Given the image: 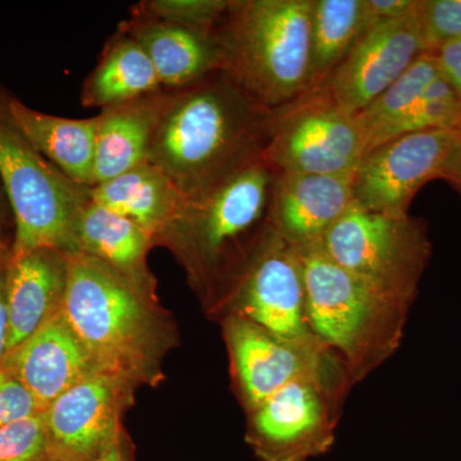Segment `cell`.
<instances>
[{
    "label": "cell",
    "instance_id": "cell-28",
    "mask_svg": "<svg viewBox=\"0 0 461 461\" xmlns=\"http://www.w3.org/2000/svg\"><path fill=\"white\" fill-rule=\"evenodd\" d=\"M414 14L423 53L461 38V0H415Z\"/></svg>",
    "mask_w": 461,
    "mask_h": 461
},
{
    "label": "cell",
    "instance_id": "cell-13",
    "mask_svg": "<svg viewBox=\"0 0 461 461\" xmlns=\"http://www.w3.org/2000/svg\"><path fill=\"white\" fill-rule=\"evenodd\" d=\"M131 384L96 372L67 390L45 411L48 456L58 461H94L122 432L120 414Z\"/></svg>",
    "mask_w": 461,
    "mask_h": 461
},
{
    "label": "cell",
    "instance_id": "cell-26",
    "mask_svg": "<svg viewBox=\"0 0 461 461\" xmlns=\"http://www.w3.org/2000/svg\"><path fill=\"white\" fill-rule=\"evenodd\" d=\"M461 121V102L441 75L427 87L414 107L400 121L393 138L406 133L456 130ZM390 139V140H391Z\"/></svg>",
    "mask_w": 461,
    "mask_h": 461
},
{
    "label": "cell",
    "instance_id": "cell-2",
    "mask_svg": "<svg viewBox=\"0 0 461 461\" xmlns=\"http://www.w3.org/2000/svg\"><path fill=\"white\" fill-rule=\"evenodd\" d=\"M66 259L62 312L96 371L131 386L154 382L167 348L154 288L78 251Z\"/></svg>",
    "mask_w": 461,
    "mask_h": 461
},
{
    "label": "cell",
    "instance_id": "cell-12",
    "mask_svg": "<svg viewBox=\"0 0 461 461\" xmlns=\"http://www.w3.org/2000/svg\"><path fill=\"white\" fill-rule=\"evenodd\" d=\"M224 338L249 411L297 379L345 366L341 357L321 342L282 339L235 314L224 321Z\"/></svg>",
    "mask_w": 461,
    "mask_h": 461
},
{
    "label": "cell",
    "instance_id": "cell-25",
    "mask_svg": "<svg viewBox=\"0 0 461 461\" xmlns=\"http://www.w3.org/2000/svg\"><path fill=\"white\" fill-rule=\"evenodd\" d=\"M438 76L435 57L421 53L395 83L357 113L366 139V153L393 138L397 124Z\"/></svg>",
    "mask_w": 461,
    "mask_h": 461
},
{
    "label": "cell",
    "instance_id": "cell-37",
    "mask_svg": "<svg viewBox=\"0 0 461 461\" xmlns=\"http://www.w3.org/2000/svg\"><path fill=\"white\" fill-rule=\"evenodd\" d=\"M36 461H58V460H54V459H51V457L47 456V457H44V459L36 460Z\"/></svg>",
    "mask_w": 461,
    "mask_h": 461
},
{
    "label": "cell",
    "instance_id": "cell-30",
    "mask_svg": "<svg viewBox=\"0 0 461 461\" xmlns=\"http://www.w3.org/2000/svg\"><path fill=\"white\" fill-rule=\"evenodd\" d=\"M38 403L9 369L0 366V429L14 421L39 414Z\"/></svg>",
    "mask_w": 461,
    "mask_h": 461
},
{
    "label": "cell",
    "instance_id": "cell-16",
    "mask_svg": "<svg viewBox=\"0 0 461 461\" xmlns=\"http://www.w3.org/2000/svg\"><path fill=\"white\" fill-rule=\"evenodd\" d=\"M0 366L23 382L41 411H47L67 390L98 372L62 309L5 355Z\"/></svg>",
    "mask_w": 461,
    "mask_h": 461
},
{
    "label": "cell",
    "instance_id": "cell-17",
    "mask_svg": "<svg viewBox=\"0 0 461 461\" xmlns=\"http://www.w3.org/2000/svg\"><path fill=\"white\" fill-rule=\"evenodd\" d=\"M118 30L131 36L147 53L163 89H182L222 71V51L215 32L167 23L136 12Z\"/></svg>",
    "mask_w": 461,
    "mask_h": 461
},
{
    "label": "cell",
    "instance_id": "cell-38",
    "mask_svg": "<svg viewBox=\"0 0 461 461\" xmlns=\"http://www.w3.org/2000/svg\"><path fill=\"white\" fill-rule=\"evenodd\" d=\"M455 131H456L457 133H460V135H461V121H460L459 126L456 127V130H455Z\"/></svg>",
    "mask_w": 461,
    "mask_h": 461
},
{
    "label": "cell",
    "instance_id": "cell-9",
    "mask_svg": "<svg viewBox=\"0 0 461 461\" xmlns=\"http://www.w3.org/2000/svg\"><path fill=\"white\" fill-rule=\"evenodd\" d=\"M345 366L309 375L250 412L247 441L260 461H308L335 442L339 400L348 387Z\"/></svg>",
    "mask_w": 461,
    "mask_h": 461
},
{
    "label": "cell",
    "instance_id": "cell-32",
    "mask_svg": "<svg viewBox=\"0 0 461 461\" xmlns=\"http://www.w3.org/2000/svg\"><path fill=\"white\" fill-rule=\"evenodd\" d=\"M415 0H364L366 18L369 25L395 20L411 14Z\"/></svg>",
    "mask_w": 461,
    "mask_h": 461
},
{
    "label": "cell",
    "instance_id": "cell-33",
    "mask_svg": "<svg viewBox=\"0 0 461 461\" xmlns=\"http://www.w3.org/2000/svg\"><path fill=\"white\" fill-rule=\"evenodd\" d=\"M9 254L0 258V364H2L3 359H5V353H7L8 314L5 286H7Z\"/></svg>",
    "mask_w": 461,
    "mask_h": 461
},
{
    "label": "cell",
    "instance_id": "cell-23",
    "mask_svg": "<svg viewBox=\"0 0 461 461\" xmlns=\"http://www.w3.org/2000/svg\"><path fill=\"white\" fill-rule=\"evenodd\" d=\"M163 89L153 63L131 36L118 30L81 90L84 107L107 109Z\"/></svg>",
    "mask_w": 461,
    "mask_h": 461
},
{
    "label": "cell",
    "instance_id": "cell-22",
    "mask_svg": "<svg viewBox=\"0 0 461 461\" xmlns=\"http://www.w3.org/2000/svg\"><path fill=\"white\" fill-rule=\"evenodd\" d=\"M154 245L148 230L96 204L90 196L78 222V253L95 258L142 286L154 288L147 264Z\"/></svg>",
    "mask_w": 461,
    "mask_h": 461
},
{
    "label": "cell",
    "instance_id": "cell-18",
    "mask_svg": "<svg viewBox=\"0 0 461 461\" xmlns=\"http://www.w3.org/2000/svg\"><path fill=\"white\" fill-rule=\"evenodd\" d=\"M66 253L36 249L9 254L7 267V353L14 351L62 309L67 287Z\"/></svg>",
    "mask_w": 461,
    "mask_h": 461
},
{
    "label": "cell",
    "instance_id": "cell-6",
    "mask_svg": "<svg viewBox=\"0 0 461 461\" xmlns=\"http://www.w3.org/2000/svg\"><path fill=\"white\" fill-rule=\"evenodd\" d=\"M8 100L0 89V182L14 214L11 256L44 248L77 253L78 222L91 189L42 156L14 122Z\"/></svg>",
    "mask_w": 461,
    "mask_h": 461
},
{
    "label": "cell",
    "instance_id": "cell-36",
    "mask_svg": "<svg viewBox=\"0 0 461 461\" xmlns=\"http://www.w3.org/2000/svg\"><path fill=\"white\" fill-rule=\"evenodd\" d=\"M8 211L12 212L11 205H9L7 196H5V190H3L2 182H0V258L11 253V248H8L5 241V224Z\"/></svg>",
    "mask_w": 461,
    "mask_h": 461
},
{
    "label": "cell",
    "instance_id": "cell-24",
    "mask_svg": "<svg viewBox=\"0 0 461 461\" xmlns=\"http://www.w3.org/2000/svg\"><path fill=\"white\" fill-rule=\"evenodd\" d=\"M369 27L364 0H312L309 93L327 84Z\"/></svg>",
    "mask_w": 461,
    "mask_h": 461
},
{
    "label": "cell",
    "instance_id": "cell-35",
    "mask_svg": "<svg viewBox=\"0 0 461 461\" xmlns=\"http://www.w3.org/2000/svg\"><path fill=\"white\" fill-rule=\"evenodd\" d=\"M94 461H132L123 433H118L113 441Z\"/></svg>",
    "mask_w": 461,
    "mask_h": 461
},
{
    "label": "cell",
    "instance_id": "cell-14",
    "mask_svg": "<svg viewBox=\"0 0 461 461\" xmlns=\"http://www.w3.org/2000/svg\"><path fill=\"white\" fill-rule=\"evenodd\" d=\"M421 53L420 29L412 9L405 16L369 27L321 89L348 113H359L395 83Z\"/></svg>",
    "mask_w": 461,
    "mask_h": 461
},
{
    "label": "cell",
    "instance_id": "cell-8",
    "mask_svg": "<svg viewBox=\"0 0 461 461\" xmlns=\"http://www.w3.org/2000/svg\"><path fill=\"white\" fill-rule=\"evenodd\" d=\"M366 153L357 114L320 89L272 111L263 159L276 172L346 175Z\"/></svg>",
    "mask_w": 461,
    "mask_h": 461
},
{
    "label": "cell",
    "instance_id": "cell-1",
    "mask_svg": "<svg viewBox=\"0 0 461 461\" xmlns=\"http://www.w3.org/2000/svg\"><path fill=\"white\" fill-rule=\"evenodd\" d=\"M272 111L223 72L168 90L149 162L195 198L263 159Z\"/></svg>",
    "mask_w": 461,
    "mask_h": 461
},
{
    "label": "cell",
    "instance_id": "cell-10",
    "mask_svg": "<svg viewBox=\"0 0 461 461\" xmlns=\"http://www.w3.org/2000/svg\"><path fill=\"white\" fill-rule=\"evenodd\" d=\"M222 296L230 313L282 339L320 342L306 315L299 254L269 226Z\"/></svg>",
    "mask_w": 461,
    "mask_h": 461
},
{
    "label": "cell",
    "instance_id": "cell-20",
    "mask_svg": "<svg viewBox=\"0 0 461 461\" xmlns=\"http://www.w3.org/2000/svg\"><path fill=\"white\" fill-rule=\"evenodd\" d=\"M14 122L42 156L76 184L94 186L98 117L74 120L42 113L9 95Z\"/></svg>",
    "mask_w": 461,
    "mask_h": 461
},
{
    "label": "cell",
    "instance_id": "cell-27",
    "mask_svg": "<svg viewBox=\"0 0 461 461\" xmlns=\"http://www.w3.org/2000/svg\"><path fill=\"white\" fill-rule=\"evenodd\" d=\"M230 0H145L132 8L142 16L215 32L229 12Z\"/></svg>",
    "mask_w": 461,
    "mask_h": 461
},
{
    "label": "cell",
    "instance_id": "cell-5",
    "mask_svg": "<svg viewBox=\"0 0 461 461\" xmlns=\"http://www.w3.org/2000/svg\"><path fill=\"white\" fill-rule=\"evenodd\" d=\"M296 251L312 332L338 351L354 384L399 348L411 305L346 271L320 244Z\"/></svg>",
    "mask_w": 461,
    "mask_h": 461
},
{
    "label": "cell",
    "instance_id": "cell-15",
    "mask_svg": "<svg viewBox=\"0 0 461 461\" xmlns=\"http://www.w3.org/2000/svg\"><path fill=\"white\" fill-rule=\"evenodd\" d=\"M354 173L276 172L269 227L295 249L320 244L354 203Z\"/></svg>",
    "mask_w": 461,
    "mask_h": 461
},
{
    "label": "cell",
    "instance_id": "cell-34",
    "mask_svg": "<svg viewBox=\"0 0 461 461\" xmlns=\"http://www.w3.org/2000/svg\"><path fill=\"white\" fill-rule=\"evenodd\" d=\"M439 180H444L461 198V135L456 132V138L453 142L450 153L446 159L444 168H442Z\"/></svg>",
    "mask_w": 461,
    "mask_h": 461
},
{
    "label": "cell",
    "instance_id": "cell-4",
    "mask_svg": "<svg viewBox=\"0 0 461 461\" xmlns=\"http://www.w3.org/2000/svg\"><path fill=\"white\" fill-rule=\"evenodd\" d=\"M311 14L312 0H230L221 72L269 111L309 93Z\"/></svg>",
    "mask_w": 461,
    "mask_h": 461
},
{
    "label": "cell",
    "instance_id": "cell-19",
    "mask_svg": "<svg viewBox=\"0 0 461 461\" xmlns=\"http://www.w3.org/2000/svg\"><path fill=\"white\" fill-rule=\"evenodd\" d=\"M168 90L103 109L96 131L94 186L149 162L151 140ZM93 186V187H94Z\"/></svg>",
    "mask_w": 461,
    "mask_h": 461
},
{
    "label": "cell",
    "instance_id": "cell-7",
    "mask_svg": "<svg viewBox=\"0 0 461 461\" xmlns=\"http://www.w3.org/2000/svg\"><path fill=\"white\" fill-rule=\"evenodd\" d=\"M320 245L346 271L411 306L432 256L423 220L375 213L355 203Z\"/></svg>",
    "mask_w": 461,
    "mask_h": 461
},
{
    "label": "cell",
    "instance_id": "cell-3",
    "mask_svg": "<svg viewBox=\"0 0 461 461\" xmlns=\"http://www.w3.org/2000/svg\"><path fill=\"white\" fill-rule=\"evenodd\" d=\"M275 169L264 159L208 193L186 198L158 236L206 295L226 290L268 229ZM222 293V294H223Z\"/></svg>",
    "mask_w": 461,
    "mask_h": 461
},
{
    "label": "cell",
    "instance_id": "cell-11",
    "mask_svg": "<svg viewBox=\"0 0 461 461\" xmlns=\"http://www.w3.org/2000/svg\"><path fill=\"white\" fill-rule=\"evenodd\" d=\"M454 130L406 133L369 150L354 172V203L366 211L408 215L424 185L439 180Z\"/></svg>",
    "mask_w": 461,
    "mask_h": 461
},
{
    "label": "cell",
    "instance_id": "cell-29",
    "mask_svg": "<svg viewBox=\"0 0 461 461\" xmlns=\"http://www.w3.org/2000/svg\"><path fill=\"white\" fill-rule=\"evenodd\" d=\"M48 456L45 412L0 429V461H36Z\"/></svg>",
    "mask_w": 461,
    "mask_h": 461
},
{
    "label": "cell",
    "instance_id": "cell-31",
    "mask_svg": "<svg viewBox=\"0 0 461 461\" xmlns=\"http://www.w3.org/2000/svg\"><path fill=\"white\" fill-rule=\"evenodd\" d=\"M439 75L450 84L461 102V38L445 44L432 54Z\"/></svg>",
    "mask_w": 461,
    "mask_h": 461
},
{
    "label": "cell",
    "instance_id": "cell-21",
    "mask_svg": "<svg viewBox=\"0 0 461 461\" xmlns=\"http://www.w3.org/2000/svg\"><path fill=\"white\" fill-rule=\"evenodd\" d=\"M90 196L96 204L148 230L154 241L186 200L175 182L150 162L91 187Z\"/></svg>",
    "mask_w": 461,
    "mask_h": 461
}]
</instances>
